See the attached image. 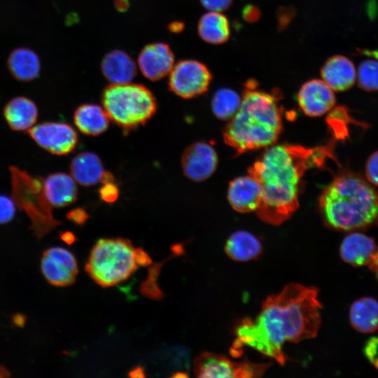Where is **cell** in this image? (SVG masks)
I'll use <instances>...</instances> for the list:
<instances>
[{"label":"cell","instance_id":"cell-27","mask_svg":"<svg viewBox=\"0 0 378 378\" xmlns=\"http://www.w3.org/2000/svg\"><path fill=\"white\" fill-rule=\"evenodd\" d=\"M241 104V97L234 90L221 88L214 94L211 109L214 115L221 120H230Z\"/></svg>","mask_w":378,"mask_h":378},{"label":"cell","instance_id":"cell-35","mask_svg":"<svg viewBox=\"0 0 378 378\" xmlns=\"http://www.w3.org/2000/svg\"><path fill=\"white\" fill-rule=\"evenodd\" d=\"M259 8L253 5H246L242 10V18L248 22L253 23L257 22L260 18Z\"/></svg>","mask_w":378,"mask_h":378},{"label":"cell","instance_id":"cell-9","mask_svg":"<svg viewBox=\"0 0 378 378\" xmlns=\"http://www.w3.org/2000/svg\"><path fill=\"white\" fill-rule=\"evenodd\" d=\"M212 76L206 65L195 59L175 64L169 74V88L184 99L200 96L208 90Z\"/></svg>","mask_w":378,"mask_h":378},{"label":"cell","instance_id":"cell-15","mask_svg":"<svg viewBox=\"0 0 378 378\" xmlns=\"http://www.w3.org/2000/svg\"><path fill=\"white\" fill-rule=\"evenodd\" d=\"M262 197L259 182L251 174L239 176L230 181L227 200L232 208L239 213L256 211Z\"/></svg>","mask_w":378,"mask_h":378},{"label":"cell","instance_id":"cell-38","mask_svg":"<svg viewBox=\"0 0 378 378\" xmlns=\"http://www.w3.org/2000/svg\"><path fill=\"white\" fill-rule=\"evenodd\" d=\"M59 237L69 245L72 244L76 241V237L71 232H64L61 233Z\"/></svg>","mask_w":378,"mask_h":378},{"label":"cell","instance_id":"cell-19","mask_svg":"<svg viewBox=\"0 0 378 378\" xmlns=\"http://www.w3.org/2000/svg\"><path fill=\"white\" fill-rule=\"evenodd\" d=\"M43 185L46 196L52 206L64 207L77 200L76 181L67 174H50L44 179Z\"/></svg>","mask_w":378,"mask_h":378},{"label":"cell","instance_id":"cell-11","mask_svg":"<svg viewBox=\"0 0 378 378\" xmlns=\"http://www.w3.org/2000/svg\"><path fill=\"white\" fill-rule=\"evenodd\" d=\"M41 270L49 284L58 287L73 284L78 272L74 255L60 246L51 247L43 252Z\"/></svg>","mask_w":378,"mask_h":378},{"label":"cell","instance_id":"cell-22","mask_svg":"<svg viewBox=\"0 0 378 378\" xmlns=\"http://www.w3.org/2000/svg\"><path fill=\"white\" fill-rule=\"evenodd\" d=\"M110 118L103 107L94 104L79 106L74 113V122L84 134L98 136L109 126Z\"/></svg>","mask_w":378,"mask_h":378},{"label":"cell","instance_id":"cell-36","mask_svg":"<svg viewBox=\"0 0 378 378\" xmlns=\"http://www.w3.org/2000/svg\"><path fill=\"white\" fill-rule=\"evenodd\" d=\"M378 352V338L372 337L369 340L364 348V353L366 357L373 363L376 359Z\"/></svg>","mask_w":378,"mask_h":378},{"label":"cell","instance_id":"cell-17","mask_svg":"<svg viewBox=\"0 0 378 378\" xmlns=\"http://www.w3.org/2000/svg\"><path fill=\"white\" fill-rule=\"evenodd\" d=\"M377 249L372 237L354 232L347 234L342 240L340 254L344 262L353 266L369 265Z\"/></svg>","mask_w":378,"mask_h":378},{"label":"cell","instance_id":"cell-39","mask_svg":"<svg viewBox=\"0 0 378 378\" xmlns=\"http://www.w3.org/2000/svg\"><path fill=\"white\" fill-rule=\"evenodd\" d=\"M370 270L373 272L376 276L378 278V248L375 253L373 260L368 265Z\"/></svg>","mask_w":378,"mask_h":378},{"label":"cell","instance_id":"cell-6","mask_svg":"<svg viewBox=\"0 0 378 378\" xmlns=\"http://www.w3.org/2000/svg\"><path fill=\"white\" fill-rule=\"evenodd\" d=\"M135 248L128 239H99L92 247L85 271L99 286L110 287L130 277L137 269Z\"/></svg>","mask_w":378,"mask_h":378},{"label":"cell","instance_id":"cell-37","mask_svg":"<svg viewBox=\"0 0 378 378\" xmlns=\"http://www.w3.org/2000/svg\"><path fill=\"white\" fill-rule=\"evenodd\" d=\"M135 260L138 266H148L152 262L150 257L141 248H135Z\"/></svg>","mask_w":378,"mask_h":378},{"label":"cell","instance_id":"cell-20","mask_svg":"<svg viewBox=\"0 0 378 378\" xmlns=\"http://www.w3.org/2000/svg\"><path fill=\"white\" fill-rule=\"evenodd\" d=\"M4 115L10 129L24 131L29 130L35 124L38 111L31 99L20 96L13 98L5 105Z\"/></svg>","mask_w":378,"mask_h":378},{"label":"cell","instance_id":"cell-30","mask_svg":"<svg viewBox=\"0 0 378 378\" xmlns=\"http://www.w3.org/2000/svg\"><path fill=\"white\" fill-rule=\"evenodd\" d=\"M365 173L368 181L378 187V151L368 158L365 163Z\"/></svg>","mask_w":378,"mask_h":378},{"label":"cell","instance_id":"cell-32","mask_svg":"<svg viewBox=\"0 0 378 378\" xmlns=\"http://www.w3.org/2000/svg\"><path fill=\"white\" fill-rule=\"evenodd\" d=\"M295 11L291 7H281L277 11V22L279 30L285 29L291 22Z\"/></svg>","mask_w":378,"mask_h":378},{"label":"cell","instance_id":"cell-3","mask_svg":"<svg viewBox=\"0 0 378 378\" xmlns=\"http://www.w3.org/2000/svg\"><path fill=\"white\" fill-rule=\"evenodd\" d=\"M280 92H267L258 88V81L248 80L241 106L229 120L223 131L225 143L237 154L267 148L277 141L282 130Z\"/></svg>","mask_w":378,"mask_h":378},{"label":"cell","instance_id":"cell-8","mask_svg":"<svg viewBox=\"0 0 378 378\" xmlns=\"http://www.w3.org/2000/svg\"><path fill=\"white\" fill-rule=\"evenodd\" d=\"M268 368L267 363L239 362L211 352L200 354L193 362V372L197 377H258Z\"/></svg>","mask_w":378,"mask_h":378},{"label":"cell","instance_id":"cell-10","mask_svg":"<svg viewBox=\"0 0 378 378\" xmlns=\"http://www.w3.org/2000/svg\"><path fill=\"white\" fill-rule=\"evenodd\" d=\"M29 134L40 147L58 155L71 153L78 141L76 130L65 122H43L30 128Z\"/></svg>","mask_w":378,"mask_h":378},{"label":"cell","instance_id":"cell-44","mask_svg":"<svg viewBox=\"0 0 378 378\" xmlns=\"http://www.w3.org/2000/svg\"><path fill=\"white\" fill-rule=\"evenodd\" d=\"M174 377H188V375L186 374L183 373V372H180V373L177 372L176 374H175Z\"/></svg>","mask_w":378,"mask_h":378},{"label":"cell","instance_id":"cell-33","mask_svg":"<svg viewBox=\"0 0 378 378\" xmlns=\"http://www.w3.org/2000/svg\"><path fill=\"white\" fill-rule=\"evenodd\" d=\"M200 2L209 11L221 13L231 6L233 0H200Z\"/></svg>","mask_w":378,"mask_h":378},{"label":"cell","instance_id":"cell-7","mask_svg":"<svg viewBox=\"0 0 378 378\" xmlns=\"http://www.w3.org/2000/svg\"><path fill=\"white\" fill-rule=\"evenodd\" d=\"M12 197L15 205L30 220L34 235L41 239L61 224L55 218L44 190V179L32 176L15 166H10Z\"/></svg>","mask_w":378,"mask_h":378},{"label":"cell","instance_id":"cell-1","mask_svg":"<svg viewBox=\"0 0 378 378\" xmlns=\"http://www.w3.org/2000/svg\"><path fill=\"white\" fill-rule=\"evenodd\" d=\"M321 309L316 288L289 284L267 297L254 318H246L237 326L230 351L237 356L244 348H251L284 365L286 342H299L317 335Z\"/></svg>","mask_w":378,"mask_h":378},{"label":"cell","instance_id":"cell-26","mask_svg":"<svg viewBox=\"0 0 378 378\" xmlns=\"http://www.w3.org/2000/svg\"><path fill=\"white\" fill-rule=\"evenodd\" d=\"M197 32L200 38L208 43L223 44L228 41L230 36L228 19L220 12L209 11L200 18Z\"/></svg>","mask_w":378,"mask_h":378},{"label":"cell","instance_id":"cell-4","mask_svg":"<svg viewBox=\"0 0 378 378\" xmlns=\"http://www.w3.org/2000/svg\"><path fill=\"white\" fill-rule=\"evenodd\" d=\"M319 209L326 225L356 231L378 225V192L351 172H342L324 188Z\"/></svg>","mask_w":378,"mask_h":378},{"label":"cell","instance_id":"cell-21","mask_svg":"<svg viewBox=\"0 0 378 378\" xmlns=\"http://www.w3.org/2000/svg\"><path fill=\"white\" fill-rule=\"evenodd\" d=\"M225 252L232 260L248 262L257 259L262 253L259 239L246 230L232 232L225 241Z\"/></svg>","mask_w":378,"mask_h":378},{"label":"cell","instance_id":"cell-24","mask_svg":"<svg viewBox=\"0 0 378 378\" xmlns=\"http://www.w3.org/2000/svg\"><path fill=\"white\" fill-rule=\"evenodd\" d=\"M7 66L11 75L18 80L29 82L36 79L40 73L38 56L28 48H18L8 57Z\"/></svg>","mask_w":378,"mask_h":378},{"label":"cell","instance_id":"cell-25","mask_svg":"<svg viewBox=\"0 0 378 378\" xmlns=\"http://www.w3.org/2000/svg\"><path fill=\"white\" fill-rule=\"evenodd\" d=\"M352 327L362 333H370L378 329V301L370 297L356 300L349 310Z\"/></svg>","mask_w":378,"mask_h":378},{"label":"cell","instance_id":"cell-13","mask_svg":"<svg viewBox=\"0 0 378 378\" xmlns=\"http://www.w3.org/2000/svg\"><path fill=\"white\" fill-rule=\"evenodd\" d=\"M137 66L150 80H158L169 75L174 64V55L164 43H153L145 46L137 59Z\"/></svg>","mask_w":378,"mask_h":378},{"label":"cell","instance_id":"cell-41","mask_svg":"<svg viewBox=\"0 0 378 378\" xmlns=\"http://www.w3.org/2000/svg\"><path fill=\"white\" fill-rule=\"evenodd\" d=\"M13 322L16 326H22L25 322V316L21 314H17L13 317Z\"/></svg>","mask_w":378,"mask_h":378},{"label":"cell","instance_id":"cell-23","mask_svg":"<svg viewBox=\"0 0 378 378\" xmlns=\"http://www.w3.org/2000/svg\"><path fill=\"white\" fill-rule=\"evenodd\" d=\"M104 167L99 156L91 152H82L74 156L70 164L71 176L85 187L100 182Z\"/></svg>","mask_w":378,"mask_h":378},{"label":"cell","instance_id":"cell-31","mask_svg":"<svg viewBox=\"0 0 378 378\" xmlns=\"http://www.w3.org/2000/svg\"><path fill=\"white\" fill-rule=\"evenodd\" d=\"M102 188L99 190L101 199L108 203L115 202L119 195V190L114 181L102 183Z\"/></svg>","mask_w":378,"mask_h":378},{"label":"cell","instance_id":"cell-29","mask_svg":"<svg viewBox=\"0 0 378 378\" xmlns=\"http://www.w3.org/2000/svg\"><path fill=\"white\" fill-rule=\"evenodd\" d=\"M15 214V204L10 197L0 195V224H6L13 220Z\"/></svg>","mask_w":378,"mask_h":378},{"label":"cell","instance_id":"cell-18","mask_svg":"<svg viewBox=\"0 0 378 378\" xmlns=\"http://www.w3.org/2000/svg\"><path fill=\"white\" fill-rule=\"evenodd\" d=\"M101 69L105 78L111 84L130 83L136 74L137 64L125 52L113 50L103 58Z\"/></svg>","mask_w":378,"mask_h":378},{"label":"cell","instance_id":"cell-40","mask_svg":"<svg viewBox=\"0 0 378 378\" xmlns=\"http://www.w3.org/2000/svg\"><path fill=\"white\" fill-rule=\"evenodd\" d=\"M129 376L132 377H145L144 370L141 367H136L129 372Z\"/></svg>","mask_w":378,"mask_h":378},{"label":"cell","instance_id":"cell-2","mask_svg":"<svg viewBox=\"0 0 378 378\" xmlns=\"http://www.w3.org/2000/svg\"><path fill=\"white\" fill-rule=\"evenodd\" d=\"M330 148L277 144L267 148L248 171L260 184L262 197L256 210L264 222L278 225L299 206L302 178L308 169L323 166Z\"/></svg>","mask_w":378,"mask_h":378},{"label":"cell","instance_id":"cell-42","mask_svg":"<svg viewBox=\"0 0 378 378\" xmlns=\"http://www.w3.org/2000/svg\"><path fill=\"white\" fill-rule=\"evenodd\" d=\"M115 5L118 10H124L128 6V1L127 0H117Z\"/></svg>","mask_w":378,"mask_h":378},{"label":"cell","instance_id":"cell-28","mask_svg":"<svg viewBox=\"0 0 378 378\" xmlns=\"http://www.w3.org/2000/svg\"><path fill=\"white\" fill-rule=\"evenodd\" d=\"M358 82L360 88L368 92L378 91V61L365 59L358 67Z\"/></svg>","mask_w":378,"mask_h":378},{"label":"cell","instance_id":"cell-5","mask_svg":"<svg viewBox=\"0 0 378 378\" xmlns=\"http://www.w3.org/2000/svg\"><path fill=\"white\" fill-rule=\"evenodd\" d=\"M102 102L110 120L125 130L144 125L157 110V102L150 90L131 82L106 87Z\"/></svg>","mask_w":378,"mask_h":378},{"label":"cell","instance_id":"cell-43","mask_svg":"<svg viewBox=\"0 0 378 378\" xmlns=\"http://www.w3.org/2000/svg\"><path fill=\"white\" fill-rule=\"evenodd\" d=\"M169 27L170 30L174 32L180 31L183 29V24L180 22H173Z\"/></svg>","mask_w":378,"mask_h":378},{"label":"cell","instance_id":"cell-34","mask_svg":"<svg viewBox=\"0 0 378 378\" xmlns=\"http://www.w3.org/2000/svg\"><path fill=\"white\" fill-rule=\"evenodd\" d=\"M88 217L87 211L80 207L73 209L66 214L67 219L78 225H83Z\"/></svg>","mask_w":378,"mask_h":378},{"label":"cell","instance_id":"cell-16","mask_svg":"<svg viewBox=\"0 0 378 378\" xmlns=\"http://www.w3.org/2000/svg\"><path fill=\"white\" fill-rule=\"evenodd\" d=\"M321 76L333 91L341 92L353 86L356 71L354 63L349 58L335 55L326 60L321 69Z\"/></svg>","mask_w":378,"mask_h":378},{"label":"cell","instance_id":"cell-14","mask_svg":"<svg viewBox=\"0 0 378 378\" xmlns=\"http://www.w3.org/2000/svg\"><path fill=\"white\" fill-rule=\"evenodd\" d=\"M299 106L304 114L321 116L335 104L333 90L323 80L312 79L304 83L298 93Z\"/></svg>","mask_w":378,"mask_h":378},{"label":"cell","instance_id":"cell-12","mask_svg":"<svg viewBox=\"0 0 378 378\" xmlns=\"http://www.w3.org/2000/svg\"><path fill=\"white\" fill-rule=\"evenodd\" d=\"M218 155L209 143L199 141L187 147L181 157L184 175L193 181L200 182L209 178L216 171Z\"/></svg>","mask_w":378,"mask_h":378}]
</instances>
